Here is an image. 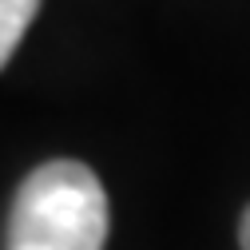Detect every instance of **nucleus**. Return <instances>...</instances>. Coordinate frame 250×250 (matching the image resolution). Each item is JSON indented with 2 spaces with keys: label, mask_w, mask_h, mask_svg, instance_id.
<instances>
[{
  "label": "nucleus",
  "mask_w": 250,
  "mask_h": 250,
  "mask_svg": "<svg viewBox=\"0 0 250 250\" xmlns=\"http://www.w3.org/2000/svg\"><path fill=\"white\" fill-rule=\"evenodd\" d=\"M107 191L80 159H52L20 183L8 210V250H104Z\"/></svg>",
  "instance_id": "obj_1"
},
{
  "label": "nucleus",
  "mask_w": 250,
  "mask_h": 250,
  "mask_svg": "<svg viewBox=\"0 0 250 250\" xmlns=\"http://www.w3.org/2000/svg\"><path fill=\"white\" fill-rule=\"evenodd\" d=\"M36 12H40V0H0V72L12 60L16 44L24 40Z\"/></svg>",
  "instance_id": "obj_2"
},
{
  "label": "nucleus",
  "mask_w": 250,
  "mask_h": 250,
  "mask_svg": "<svg viewBox=\"0 0 250 250\" xmlns=\"http://www.w3.org/2000/svg\"><path fill=\"white\" fill-rule=\"evenodd\" d=\"M238 246H242V250H250V207H246V214H242V227H238Z\"/></svg>",
  "instance_id": "obj_3"
}]
</instances>
